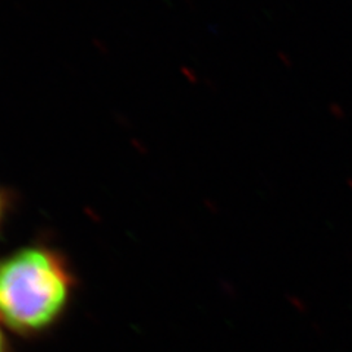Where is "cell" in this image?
<instances>
[{
  "label": "cell",
  "mask_w": 352,
  "mask_h": 352,
  "mask_svg": "<svg viewBox=\"0 0 352 352\" xmlns=\"http://www.w3.org/2000/svg\"><path fill=\"white\" fill-rule=\"evenodd\" d=\"M72 278L47 248H24L0 261V320L18 332L50 326L69 300Z\"/></svg>",
  "instance_id": "obj_1"
},
{
  "label": "cell",
  "mask_w": 352,
  "mask_h": 352,
  "mask_svg": "<svg viewBox=\"0 0 352 352\" xmlns=\"http://www.w3.org/2000/svg\"><path fill=\"white\" fill-rule=\"evenodd\" d=\"M0 352H6V344H5V338L2 330H0Z\"/></svg>",
  "instance_id": "obj_2"
},
{
  "label": "cell",
  "mask_w": 352,
  "mask_h": 352,
  "mask_svg": "<svg viewBox=\"0 0 352 352\" xmlns=\"http://www.w3.org/2000/svg\"><path fill=\"white\" fill-rule=\"evenodd\" d=\"M3 210H5V200L2 194H0V220H2V216H3Z\"/></svg>",
  "instance_id": "obj_3"
}]
</instances>
